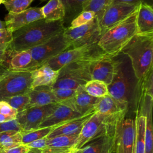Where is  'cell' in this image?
Here are the masks:
<instances>
[{"label": "cell", "mask_w": 153, "mask_h": 153, "mask_svg": "<svg viewBox=\"0 0 153 153\" xmlns=\"http://www.w3.org/2000/svg\"><path fill=\"white\" fill-rule=\"evenodd\" d=\"M115 71L111 83L108 85V93L115 99L126 103L128 113H136L144 93L142 79H138L134 72L130 59L120 53L114 57Z\"/></svg>", "instance_id": "obj_1"}, {"label": "cell", "mask_w": 153, "mask_h": 153, "mask_svg": "<svg viewBox=\"0 0 153 153\" xmlns=\"http://www.w3.org/2000/svg\"><path fill=\"white\" fill-rule=\"evenodd\" d=\"M65 28L63 20L49 22L42 19L35 21L13 32V39L7 49L27 50L44 43Z\"/></svg>", "instance_id": "obj_2"}, {"label": "cell", "mask_w": 153, "mask_h": 153, "mask_svg": "<svg viewBox=\"0 0 153 153\" xmlns=\"http://www.w3.org/2000/svg\"><path fill=\"white\" fill-rule=\"evenodd\" d=\"M120 53L130 59L136 76L142 79L152 66L153 33L135 34Z\"/></svg>", "instance_id": "obj_3"}, {"label": "cell", "mask_w": 153, "mask_h": 153, "mask_svg": "<svg viewBox=\"0 0 153 153\" xmlns=\"http://www.w3.org/2000/svg\"><path fill=\"white\" fill-rule=\"evenodd\" d=\"M137 11V8L126 19L109 29L100 36L97 45L108 56L113 57L118 55L136 34Z\"/></svg>", "instance_id": "obj_4"}, {"label": "cell", "mask_w": 153, "mask_h": 153, "mask_svg": "<svg viewBox=\"0 0 153 153\" xmlns=\"http://www.w3.org/2000/svg\"><path fill=\"white\" fill-rule=\"evenodd\" d=\"M126 117V115H106L95 112L82 126L72 149H81L87 143L108 133Z\"/></svg>", "instance_id": "obj_5"}, {"label": "cell", "mask_w": 153, "mask_h": 153, "mask_svg": "<svg viewBox=\"0 0 153 153\" xmlns=\"http://www.w3.org/2000/svg\"><path fill=\"white\" fill-rule=\"evenodd\" d=\"M91 62H74L61 68L58 78L51 88L76 89L79 85H84L91 79L89 70Z\"/></svg>", "instance_id": "obj_6"}, {"label": "cell", "mask_w": 153, "mask_h": 153, "mask_svg": "<svg viewBox=\"0 0 153 153\" xmlns=\"http://www.w3.org/2000/svg\"><path fill=\"white\" fill-rule=\"evenodd\" d=\"M97 43L66 50L50 59L43 65H47L54 70H59L63 66L74 62L93 61L106 56Z\"/></svg>", "instance_id": "obj_7"}, {"label": "cell", "mask_w": 153, "mask_h": 153, "mask_svg": "<svg viewBox=\"0 0 153 153\" xmlns=\"http://www.w3.org/2000/svg\"><path fill=\"white\" fill-rule=\"evenodd\" d=\"M31 72L9 71L0 79V101L5 98L28 94L32 89Z\"/></svg>", "instance_id": "obj_8"}, {"label": "cell", "mask_w": 153, "mask_h": 153, "mask_svg": "<svg viewBox=\"0 0 153 153\" xmlns=\"http://www.w3.org/2000/svg\"><path fill=\"white\" fill-rule=\"evenodd\" d=\"M63 35L71 45V49L97 43L100 37L99 23L95 17L91 21L79 27H67Z\"/></svg>", "instance_id": "obj_9"}, {"label": "cell", "mask_w": 153, "mask_h": 153, "mask_svg": "<svg viewBox=\"0 0 153 153\" xmlns=\"http://www.w3.org/2000/svg\"><path fill=\"white\" fill-rule=\"evenodd\" d=\"M71 49L63 31L53 36L44 43L27 50L33 60L40 66L62 52Z\"/></svg>", "instance_id": "obj_10"}, {"label": "cell", "mask_w": 153, "mask_h": 153, "mask_svg": "<svg viewBox=\"0 0 153 153\" xmlns=\"http://www.w3.org/2000/svg\"><path fill=\"white\" fill-rule=\"evenodd\" d=\"M135 119L127 118L121 120L115 131V148L116 153H134Z\"/></svg>", "instance_id": "obj_11"}, {"label": "cell", "mask_w": 153, "mask_h": 153, "mask_svg": "<svg viewBox=\"0 0 153 153\" xmlns=\"http://www.w3.org/2000/svg\"><path fill=\"white\" fill-rule=\"evenodd\" d=\"M57 103L44 106H30L18 112L16 120L22 131H29L38 128L42 121L53 111Z\"/></svg>", "instance_id": "obj_12"}, {"label": "cell", "mask_w": 153, "mask_h": 153, "mask_svg": "<svg viewBox=\"0 0 153 153\" xmlns=\"http://www.w3.org/2000/svg\"><path fill=\"white\" fill-rule=\"evenodd\" d=\"M138 5L123 2L112 3L99 22L100 36L107 30L131 15L137 8Z\"/></svg>", "instance_id": "obj_13"}, {"label": "cell", "mask_w": 153, "mask_h": 153, "mask_svg": "<svg viewBox=\"0 0 153 153\" xmlns=\"http://www.w3.org/2000/svg\"><path fill=\"white\" fill-rule=\"evenodd\" d=\"M3 65L7 70L13 71L31 72L39 67L33 60L28 50H5L3 57Z\"/></svg>", "instance_id": "obj_14"}, {"label": "cell", "mask_w": 153, "mask_h": 153, "mask_svg": "<svg viewBox=\"0 0 153 153\" xmlns=\"http://www.w3.org/2000/svg\"><path fill=\"white\" fill-rule=\"evenodd\" d=\"M89 70L91 79L102 81L109 85L113 79L115 71L114 57L106 56L92 61Z\"/></svg>", "instance_id": "obj_15"}, {"label": "cell", "mask_w": 153, "mask_h": 153, "mask_svg": "<svg viewBox=\"0 0 153 153\" xmlns=\"http://www.w3.org/2000/svg\"><path fill=\"white\" fill-rule=\"evenodd\" d=\"M44 19L41 7H30L17 14L8 13L5 17L7 28L13 32L35 21Z\"/></svg>", "instance_id": "obj_16"}, {"label": "cell", "mask_w": 153, "mask_h": 153, "mask_svg": "<svg viewBox=\"0 0 153 153\" xmlns=\"http://www.w3.org/2000/svg\"><path fill=\"white\" fill-rule=\"evenodd\" d=\"M152 101L153 97L144 93L142 97L139 109L136 113L146 117L145 153H153Z\"/></svg>", "instance_id": "obj_17"}, {"label": "cell", "mask_w": 153, "mask_h": 153, "mask_svg": "<svg viewBox=\"0 0 153 153\" xmlns=\"http://www.w3.org/2000/svg\"><path fill=\"white\" fill-rule=\"evenodd\" d=\"M99 98L89 95L84 90L83 85H79L76 89L74 96L68 100L60 102L78 113L84 115L94 109V106Z\"/></svg>", "instance_id": "obj_18"}, {"label": "cell", "mask_w": 153, "mask_h": 153, "mask_svg": "<svg viewBox=\"0 0 153 153\" xmlns=\"http://www.w3.org/2000/svg\"><path fill=\"white\" fill-rule=\"evenodd\" d=\"M94 113L95 111L93 109L81 117L68 120L56 126H53L51 131L47 137L50 139L60 135L79 134L82 126Z\"/></svg>", "instance_id": "obj_19"}, {"label": "cell", "mask_w": 153, "mask_h": 153, "mask_svg": "<svg viewBox=\"0 0 153 153\" xmlns=\"http://www.w3.org/2000/svg\"><path fill=\"white\" fill-rule=\"evenodd\" d=\"M116 126L108 133L85 145L81 149L82 153H116L114 142Z\"/></svg>", "instance_id": "obj_20"}, {"label": "cell", "mask_w": 153, "mask_h": 153, "mask_svg": "<svg viewBox=\"0 0 153 153\" xmlns=\"http://www.w3.org/2000/svg\"><path fill=\"white\" fill-rule=\"evenodd\" d=\"M82 115L69 106L59 102L57 103L52 113L42 121L38 128L56 126Z\"/></svg>", "instance_id": "obj_21"}, {"label": "cell", "mask_w": 153, "mask_h": 153, "mask_svg": "<svg viewBox=\"0 0 153 153\" xmlns=\"http://www.w3.org/2000/svg\"><path fill=\"white\" fill-rule=\"evenodd\" d=\"M93 109L96 112L106 115H127L128 114L127 105L115 99L109 94L99 97Z\"/></svg>", "instance_id": "obj_22"}, {"label": "cell", "mask_w": 153, "mask_h": 153, "mask_svg": "<svg viewBox=\"0 0 153 153\" xmlns=\"http://www.w3.org/2000/svg\"><path fill=\"white\" fill-rule=\"evenodd\" d=\"M136 23V33H153L152 7L146 1H142L138 5Z\"/></svg>", "instance_id": "obj_23"}, {"label": "cell", "mask_w": 153, "mask_h": 153, "mask_svg": "<svg viewBox=\"0 0 153 153\" xmlns=\"http://www.w3.org/2000/svg\"><path fill=\"white\" fill-rule=\"evenodd\" d=\"M59 72V70H54L47 65H42L31 71L32 88L42 85L51 87L58 78Z\"/></svg>", "instance_id": "obj_24"}, {"label": "cell", "mask_w": 153, "mask_h": 153, "mask_svg": "<svg viewBox=\"0 0 153 153\" xmlns=\"http://www.w3.org/2000/svg\"><path fill=\"white\" fill-rule=\"evenodd\" d=\"M30 98L29 107L44 106L58 103L57 99L50 86H38L32 88L28 93Z\"/></svg>", "instance_id": "obj_25"}, {"label": "cell", "mask_w": 153, "mask_h": 153, "mask_svg": "<svg viewBox=\"0 0 153 153\" xmlns=\"http://www.w3.org/2000/svg\"><path fill=\"white\" fill-rule=\"evenodd\" d=\"M41 10L44 19L47 21L63 20L65 17V8L60 0H50Z\"/></svg>", "instance_id": "obj_26"}, {"label": "cell", "mask_w": 153, "mask_h": 153, "mask_svg": "<svg viewBox=\"0 0 153 153\" xmlns=\"http://www.w3.org/2000/svg\"><path fill=\"white\" fill-rule=\"evenodd\" d=\"M65 8L63 19L65 27H69L72 20L82 11V7L88 0H60Z\"/></svg>", "instance_id": "obj_27"}, {"label": "cell", "mask_w": 153, "mask_h": 153, "mask_svg": "<svg viewBox=\"0 0 153 153\" xmlns=\"http://www.w3.org/2000/svg\"><path fill=\"white\" fill-rule=\"evenodd\" d=\"M134 153H145V133L146 117L136 114Z\"/></svg>", "instance_id": "obj_28"}, {"label": "cell", "mask_w": 153, "mask_h": 153, "mask_svg": "<svg viewBox=\"0 0 153 153\" xmlns=\"http://www.w3.org/2000/svg\"><path fill=\"white\" fill-rule=\"evenodd\" d=\"M114 0H88L82 7V11H93L99 23L104 13L113 3Z\"/></svg>", "instance_id": "obj_29"}, {"label": "cell", "mask_w": 153, "mask_h": 153, "mask_svg": "<svg viewBox=\"0 0 153 153\" xmlns=\"http://www.w3.org/2000/svg\"><path fill=\"white\" fill-rule=\"evenodd\" d=\"M20 145H22L20 131L9 130L0 133L1 149L13 148Z\"/></svg>", "instance_id": "obj_30"}, {"label": "cell", "mask_w": 153, "mask_h": 153, "mask_svg": "<svg viewBox=\"0 0 153 153\" xmlns=\"http://www.w3.org/2000/svg\"><path fill=\"white\" fill-rule=\"evenodd\" d=\"M83 86L85 91L94 97L99 98L109 94L108 85L100 81L91 79Z\"/></svg>", "instance_id": "obj_31"}, {"label": "cell", "mask_w": 153, "mask_h": 153, "mask_svg": "<svg viewBox=\"0 0 153 153\" xmlns=\"http://www.w3.org/2000/svg\"><path fill=\"white\" fill-rule=\"evenodd\" d=\"M78 134L69 135H60L48 139L47 146L57 148H72L76 142Z\"/></svg>", "instance_id": "obj_32"}, {"label": "cell", "mask_w": 153, "mask_h": 153, "mask_svg": "<svg viewBox=\"0 0 153 153\" xmlns=\"http://www.w3.org/2000/svg\"><path fill=\"white\" fill-rule=\"evenodd\" d=\"M53 127L33 129L29 131H21L22 144L26 145L34 140L47 137L52 130Z\"/></svg>", "instance_id": "obj_33"}, {"label": "cell", "mask_w": 153, "mask_h": 153, "mask_svg": "<svg viewBox=\"0 0 153 153\" xmlns=\"http://www.w3.org/2000/svg\"><path fill=\"white\" fill-rule=\"evenodd\" d=\"M3 101L8 103L12 108L15 109L18 113L29 108L30 98L28 94H26L5 98Z\"/></svg>", "instance_id": "obj_34"}, {"label": "cell", "mask_w": 153, "mask_h": 153, "mask_svg": "<svg viewBox=\"0 0 153 153\" xmlns=\"http://www.w3.org/2000/svg\"><path fill=\"white\" fill-rule=\"evenodd\" d=\"M33 0H4L2 4L4 5L8 13H19L27 8Z\"/></svg>", "instance_id": "obj_35"}, {"label": "cell", "mask_w": 153, "mask_h": 153, "mask_svg": "<svg viewBox=\"0 0 153 153\" xmlns=\"http://www.w3.org/2000/svg\"><path fill=\"white\" fill-rule=\"evenodd\" d=\"M17 111L5 101H0V123L14 120L16 118Z\"/></svg>", "instance_id": "obj_36"}, {"label": "cell", "mask_w": 153, "mask_h": 153, "mask_svg": "<svg viewBox=\"0 0 153 153\" xmlns=\"http://www.w3.org/2000/svg\"><path fill=\"white\" fill-rule=\"evenodd\" d=\"M95 17V14L93 11H82L72 20L69 27L71 28L79 27L91 21Z\"/></svg>", "instance_id": "obj_37"}, {"label": "cell", "mask_w": 153, "mask_h": 153, "mask_svg": "<svg viewBox=\"0 0 153 153\" xmlns=\"http://www.w3.org/2000/svg\"><path fill=\"white\" fill-rule=\"evenodd\" d=\"M142 87L145 93L153 97V66L143 77Z\"/></svg>", "instance_id": "obj_38"}, {"label": "cell", "mask_w": 153, "mask_h": 153, "mask_svg": "<svg viewBox=\"0 0 153 153\" xmlns=\"http://www.w3.org/2000/svg\"><path fill=\"white\" fill-rule=\"evenodd\" d=\"M53 94L57 99L58 103L68 100L72 97L76 91V89L70 88H51Z\"/></svg>", "instance_id": "obj_39"}, {"label": "cell", "mask_w": 153, "mask_h": 153, "mask_svg": "<svg viewBox=\"0 0 153 153\" xmlns=\"http://www.w3.org/2000/svg\"><path fill=\"white\" fill-rule=\"evenodd\" d=\"M13 39V32L8 28L0 29V50L8 48Z\"/></svg>", "instance_id": "obj_40"}, {"label": "cell", "mask_w": 153, "mask_h": 153, "mask_svg": "<svg viewBox=\"0 0 153 153\" xmlns=\"http://www.w3.org/2000/svg\"><path fill=\"white\" fill-rule=\"evenodd\" d=\"M9 130H14L17 131H22V129L16 119L10 121L0 123V133Z\"/></svg>", "instance_id": "obj_41"}, {"label": "cell", "mask_w": 153, "mask_h": 153, "mask_svg": "<svg viewBox=\"0 0 153 153\" xmlns=\"http://www.w3.org/2000/svg\"><path fill=\"white\" fill-rule=\"evenodd\" d=\"M73 151L72 148H57L47 146L41 149V153H71Z\"/></svg>", "instance_id": "obj_42"}, {"label": "cell", "mask_w": 153, "mask_h": 153, "mask_svg": "<svg viewBox=\"0 0 153 153\" xmlns=\"http://www.w3.org/2000/svg\"><path fill=\"white\" fill-rule=\"evenodd\" d=\"M47 137H44L36 140H34L29 143L26 145L29 148H33L37 149H43L47 147Z\"/></svg>", "instance_id": "obj_43"}, {"label": "cell", "mask_w": 153, "mask_h": 153, "mask_svg": "<svg viewBox=\"0 0 153 153\" xmlns=\"http://www.w3.org/2000/svg\"><path fill=\"white\" fill-rule=\"evenodd\" d=\"M30 149L27 146L24 145H20L18 146L6 148V149H1L0 153H25L28 151Z\"/></svg>", "instance_id": "obj_44"}, {"label": "cell", "mask_w": 153, "mask_h": 153, "mask_svg": "<svg viewBox=\"0 0 153 153\" xmlns=\"http://www.w3.org/2000/svg\"><path fill=\"white\" fill-rule=\"evenodd\" d=\"M5 50H0V76L5 75L9 71L7 70L3 65V57Z\"/></svg>", "instance_id": "obj_45"}, {"label": "cell", "mask_w": 153, "mask_h": 153, "mask_svg": "<svg viewBox=\"0 0 153 153\" xmlns=\"http://www.w3.org/2000/svg\"><path fill=\"white\" fill-rule=\"evenodd\" d=\"M142 1H145V0H114L113 3L123 2V3H127V4L139 5Z\"/></svg>", "instance_id": "obj_46"}, {"label": "cell", "mask_w": 153, "mask_h": 153, "mask_svg": "<svg viewBox=\"0 0 153 153\" xmlns=\"http://www.w3.org/2000/svg\"><path fill=\"white\" fill-rule=\"evenodd\" d=\"M25 153H41V149L30 148V149Z\"/></svg>", "instance_id": "obj_47"}, {"label": "cell", "mask_w": 153, "mask_h": 153, "mask_svg": "<svg viewBox=\"0 0 153 153\" xmlns=\"http://www.w3.org/2000/svg\"><path fill=\"white\" fill-rule=\"evenodd\" d=\"M6 27H7V26L5 21H2L0 20V29H5Z\"/></svg>", "instance_id": "obj_48"}, {"label": "cell", "mask_w": 153, "mask_h": 153, "mask_svg": "<svg viewBox=\"0 0 153 153\" xmlns=\"http://www.w3.org/2000/svg\"><path fill=\"white\" fill-rule=\"evenodd\" d=\"M71 153H82L81 149H73Z\"/></svg>", "instance_id": "obj_49"}, {"label": "cell", "mask_w": 153, "mask_h": 153, "mask_svg": "<svg viewBox=\"0 0 153 153\" xmlns=\"http://www.w3.org/2000/svg\"><path fill=\"white\" fill-rule=\"evenodd\" d=\"M2 2H3V0H0V4H2Z\"/></svg>", "instance_id": "obj_50"}, {"label": "cell", "mask_w": 153, "mask_h": 153, "mask_svg": "<svg viewBox=\"0 0 153 153\" xmlns=\"http://www.w3.org/2000/svg\"><path fill=\"white\" fill-rule=\"evenodd\" d=\"M39 1H41V2H44V1H47V0H39Z\"/></svg>", "instance_id": "obj_51"}, {"label": "cell", "mask_w": 153, "mask_h": 153, "mask_svg": "<svg viewBox=\"0 0 153 153\" xmlns=\"http://www.w3.org/2000/svg\"><path fill=\"white\" fill-rule=\"evenodd\" d=\"M2 76H0V79H1V77H2Z\"/></svg>", "instance_id": "obj_52"}, {"label": "cell", "mask_w": 153, "mask_h": 153, "mask_svg": "<svg viewBox=\"0 0 153 153\" xmlns=\"http://www.w3.org/2000/svg\"><path fill=\"white\" fill-rule=\"evenodd\" d=\"M3 1H4V0H3Z\"/></svg>", "instance_id": "obj_53"}]
</instances>
